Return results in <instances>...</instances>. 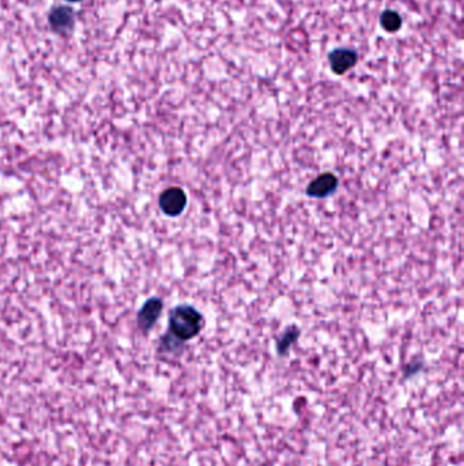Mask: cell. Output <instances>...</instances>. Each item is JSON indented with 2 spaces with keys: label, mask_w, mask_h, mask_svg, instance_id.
Returning <instances> with one entry per match:
<instances>
[{
  "label": "cell",
  "mask_w": 464,
  "mask_h": 466,
  "mask_svg": "<svg viewBox=\"0 0 464 466\" xmlns=\"http://www.w3.org/2000/svg\"><path fill=\"white\" fill-rule=\"evenodd\" d=\"M329 65H331V70L338 74L342 76L345 73H347L349 70H351L357 62H358V55L356 51L353 49H347V48H338L334 49L329 56Z\"/></svg>",
  "instance_id": "cell-4"
},
{
  "label": "cell",
  "mask_w": 464,
  "mask_h": 466,
  "mask_svg": "<svg viewBox=\"0 0 464 466\" xmlns=\"http://www.w3.org/2000/svg\"><path fill=\"white\" fill-rule=\"evenodd\" d=\"M380 22H382L383 29L387 30V32H391V33L396 32L402 26L400 15L397 12L392 11V10H387V11L383 12V15L380 18Z\"/></svg>",
  "instance_id": "cell-8"
},
{
  "label": "cell",
  "mask_w": 464,
  "mask_h": 466,
  "mask_svg": "<svg viewBox=\"0 0 464 466\" xmlns=\"http://www.w3.org/2000/svg\"><path fill=\"white\" fill-rule=\"evenodd\" d=\"M203 315L192 306L181 304L169 313V334L177 342H185L195 338L203 327Z\"/></svg>",
  "instance_id": "cell-1"
},
{
  "label": "cell",
  "mask_w": 464,
  "mask_h": 466,
  "mask_svg": "<svg viewBox=\"0 0 464 466\" xmlns=\"http://www.w3.org/2000/svg\"><path fill=\"white\" fill-rule=\"evenodd\" d=\"M49 25L56 33L69 32L74 25V11L70 7L59 5L49 12Z\"/></svg>",
  "instance_id": "cell-5"
},
{
  "label": "cell",
  "mask_w": 464,
  "mask_h": 466,
  "mask_svg": "<svg viewBox=\"0 0 464 466\" xmlns=\"http://www.w3.org/2000/svg\"><path fill=\"white\" fill-rule=\"evenodd\" d=\"M69 1H80V0H69Z\"/></svg>",
  "instance_id": "cell-9"
},
{
  "label": "cell",
  "mask_w": 464,
  "mask_h": 466,
  "mask_svg": "<svg viewBox=\"0 0 464 466\" xmlns=\"http://www.w3.org/2000/svg\"><path fill=\"white\" fill-rule=\"evenodd\" d=\"M338 186H339L338 177L331 172H325L318 175L316 179L310 181L305 192L310 198L321 199L332 195L336 191Z\"/></svg>",
  "instance_id": "cell-3"
},
{
  "label": "cell",
  "mask_w": 464,
  "mask_h": 466,
  "mask_svg": "<svg viewBox=\"0 0 464 466\" xmlns=\"http://www.w3.org/2000/svg\"><path fill=\"white\" fill-rule=\"evenodd\" d=\"M300 337V330L297 326H289L283 334L278 338L277 342V351L279 355H286V352L289 351V348L297 341V338Z\"/></svg>",
  "instance_id": "cell-7"
},
{
  "label": "cell",
  "mask_w": 464,
  "mask_h": 466,
  "mask_svg": "<svg viewBox=\"0 0 464 466\" xmlns=\"http://www.w3.org/2000/svg\"><path fill=\"white\" fill-rule=\"evenodd\" d=\"M162 312V302L159 299H150L145 303L138 315V323L145 331L150 330Z\"/></svg>",
  "instance_id": "cell-6"
},
{
  "label": "cell",
  "mask_w": 464,
  "mask_h": 466,
  "mask_svg": "<svg viewBox=\"0 0 464 466\" xmlns=\"http://www.w3.org/2000/svg\"><path fill=\"white\" fill-rule=\"evenodd\" d=\"M187 206V194L180 187H170L159 197L161 210L170 217L180 216Z\"/></svg>",
  "instance_id": "cell-2"
}]
</instances>
